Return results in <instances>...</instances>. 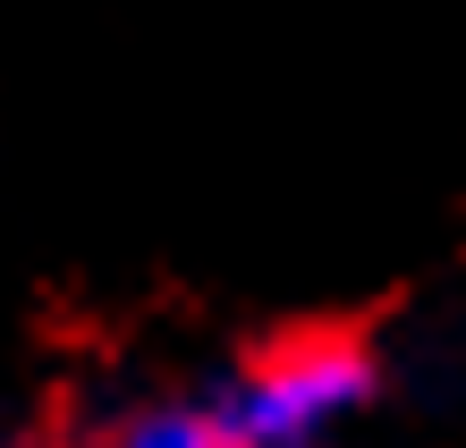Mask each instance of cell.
I'll use <instances>...</instances> for the list:
<instances>
[{
	"mask_svg": "<svg viewBox=\"0 0 466 448\" xmlns=\"http://www.w3.org/2000/svg\"><path fill=\"white\" fill-rule=\"evenodd\" d=\"M94 448H229V432H221L204 389H178V398H145L119 423H102Z\"/></svg>",
	"mask_w": 466,
	"mask_h": 448,
	"instance_id": "2",
	"label": "cell"
},
{
	"mask_svg": "<svg viewBox=\"0 0 466 448\" xmlns=\"http://www.w3.org/2000/svg\"><path fill=\"white\" fill-rule=\"evenodd\" d=\"M204 398L229 448H339L348 423H365L381 398V363L348 330H306V339H280L255 363H238Z\"/></svg>",
	"mask_w": 466,
	"mask_h": 448,
	"instance_id": "1",
	"label": "cell"
}]
</instances>
